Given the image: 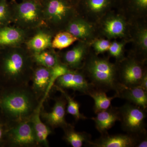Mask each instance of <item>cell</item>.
I'll return each instance as SVG.
<instances>
[{"label": "cell", "instance_id": "6da1fadb", "mask_svg": "<svg viewBox=\"0 0 147 147\" xmlns=\"http://www.w3.org/2000/svg\"><path fill=\"white\" fill-rule=\"evenodd\" d=\"M0 51V86L28 85L35 66L32 54L24 45Z\"/></svg>", "mask_w": 147, "mask_h": 147}, {"label": "cell", "instance_id": "7a4b0ae2", "mask_svg": "<svg viewBox=\"0 0 147 147\" xmlns=\"http://www.w3.org/2000/svg\"><path fill=\"white\" fill-rule=\"evenodd\" d=\"M42 102L29 84L0 86V110L11 123L30 120Z\"/></svg>", "mask_w": 147, "mask_h": 147}, {"label": "cell", "instance_id": "3957f363", "mask_svg": "<svg viewBox=\"0 0 147 147\" xmlns=\"http://www.w3.org/2000/svg\"><path fill=\"white\" fill-rule=\"evenodd\" d=\"M96 89L105 92L113 91L118 98L124 88L119 81L118 66L108 58L100 57L90 52L81 69Z\"/></svg>", "mask_w": 147, "mask_h": 147}, {"label": "cell", "instance_id": "277c9868", "mask_svg": "<svg viewBox=\"0 0 147 147\" xmlns=\"http://www.w3.org/2000/svg\"><path fill=\"white\" fill-rule=\"evenodd\" d=\"M45 26L56 34L79 14L78 0H40Z\"/></svg>", "mask_w": 147, "mask_h": 147}, {"label": "cell", "instance_id": "5b68a950", "mask_svg": "<svg viewBox=\"0 0 147 147\" xmlns=\"http://www.w3.org/2000/svg\"><path fill=\"white\" fill-rule=\"evenodd\" d=\"M11 5L14 26L31 32L45 26L40 0H24L20 3L11 1Z\"/></svg>", "mask_w": 147, "mask_h": 147}, {"label": "cell", "instance_id": "8992f818", "mask_svg": "<svg viewBox=\"0 0 147 147\" xmlns=\"http://www.w3.org/2000/svg\"><path fill=\"white\" fill-rule=\"evenodd\" d=\"M122 129L127 134L142 139L147 137L146 110L127 102L119 108Z\"/></svg>", "mask_w": 147, "mask_h": 147}, {"label": "cell", "instance_id": "52a82bcc", "mask_svg": "<svg viewBox=\"0 0 147 147\" xmlns=\"http://www.w3.org/2000/svg\"><path fill=\"white\" fill-rule=\"evenodd\" d=\"M98 36L111 40L117 38L127 40L129 24L126 17L113 10L106 13L95 24Z\"/></svg>", "mask_w": 147, "mask_h": 147}, {"label": "cell", "instance_id": "ba28073f", "mask_svg": "<svg viewBox=\"0 0 147 147\" xmlns=\"http://www.w3.org/2000/svg\"><path fill=\"white\" fill-rule=\"evenodd\" d=\"M146 61L134 53L117 63L119 79L124 87L139 86L143 77L147 73Z\"/></svg>", "mask_w": 147, "mask_h": 147}, {"label": "cell", "instance_id": "9c48e42d", "mask_svg": "<svg viewBox=\"0 0 147 147\" xmlns=\"http://www.w3.org/2000/svg\"><path fill=\"white\" fill-rule=\"evenodd\" d=\"M7 147H39L30 120L13 123L7 134Z\"/></svg>", "mask_w": 147, "mask_h": 147}, {"label": "cell", "instance_id": "30bf717a", "mask_svg": "<svg viewBox=\"0 0 147 147\" xmlns=\"http://www.w3.org/2000/svg\"><path fill=\"white\" fill-rule=\"evenodd\" d=\"M119 2V0H78V13L95 24L106 13L118 7Z\"/></svg>", "mask_w": 147, "mask_h": 147}, {"label": "cell", "instance_id": "8fae6325", "mask_svg": "<svg viewBox=\"0 0 147 147\" xmlns=\"http://www.w3.org/2000/svg\"><path fill=\"white\" fill-rule=\"evenodd\" d=\"M55 84L54 86L62 89H70L88 95L95 89L81 69L70 70L59 77Z\"/></svg>", "mask_w": 147, "mask_h": 147}, {"label": "cell", "instance_id": "7c38bea8", "mask_svg": "<svg viewBox=\"0 0 147 147\" xmlns=\"http://www.w3.org/2000/svg\"><path fill=\"white\" fill-rule=\"evenodd\" d=\"M54 100L55 104L50 112L45 111L42 105L40 110V118L53 130L59 127L63 129L69 124L65 120L66 100L62 94Z\"/></svg>", "mask_w": 147, "mask_h": 147}, {"label": "cell", "instance_id": "4fadbf2b", "mask_svg": "<svg viewBox=\"0 0 147 147\" xmlns=\"http://www.w3.org/2000/svg\"><path fill=\"white\" fill-rule=\"evenodd\" d=\"M89 43L78 40L70 50L65 53H59L61 62L73 70H80L90 52Z\"/></svg>", "mask_w": 147, "mask_h": 147}, {"label": "cell", "instance_id": "5bb4252c", "mask_svg": "<svg viewBox=\"0 0 147 147\" xmlns=\"http://www.w3.org/2000/svg\"><path fill=\"white\" fill-rule=\"evenodd\" d=\"M65 31L71 33L78 40L89 43L98 37L95 24L79 14L69 23Z\"/></svg>", "mask_w": 147, "mask_h": 147}, {"label": "cell", "instance_id": "9a60e30c", "mask_svg": "<svg viewBox=\"0 0 147 147\" xmlns=\"http://www.w3.org/2000/svg\"><path fill=\"white\" fill-rule=\"evenodd\" d=\"M51 69L36 65L31 82L32 89L39 100L45 101L51 90Z\"/></svg>", "mask_w": 147, "mask_h": 147}, {"label": "cell", "instance_id": "2e32d148", "mask_svg": "<svg viewBox=\"0 0 147 147\" xmlns=\"http://www.w3.org/2000/svg\"><path fill=\"white\" fill-rule=\"evenodd\" d=\"M33 33L15 26H3L0 28V47L3 48L24 45Z\"/></svg>", "mask_w": 147, "mask_h": 147}, {"label": "cell", "instance_id": "e0dca14e", "mask_svg": "<svg viewBox=\"0 0 147 147\" xmlns=\"http://www.w3.org/2000/svg\"><path fill=\"white\" fill-rule=\"evenodd\" d=\"M140 139L128 134H102L94 141H89L85 146L92 147H134Z\"/></svg>", "mask_w": 147, "mask_h": 147}, {"label": "cell", "instance_id": "ac0fdd59", "mask_svg": "<svg viewBox=\"0 0 147 147\" xmlns=\"http://www.w3.org/2000/svg\"><path fill=\"white\" fill-rule=\"evenodd\" d=\"M55 35L45 26L34 32L24 45L32 54L40 53L52 48V42Z\"/></svg>", "mask_w": 147, "mask_h": 147}, {"label": "cell", "instance_id": "d6986e66", "mask_svg": "<svg viewBox=\"0 0 147 147\" xmlns=\"http://www.w3.org/2000/svg\"><path fill=\"white\" fill-rule=\"evenodd\" d=\"M91 119L94 121L96 129L101 134L108 133V131L115 125L116 122L120 121L119 108L110 106L106 110L99 112Z\"/></svg>", "mask_w": 147, "mask_h": 147}, {"label": "cell", "instance_id": "ffe728a7", "mask_svg": "<svg viewBox=\"0 0 147 147\" xmlns=\"http://www.w3.org/2000/svg\"><path fill=\"white\" fill-rule=\"evenodd\" d=\"M43 102H41L30 120L33 126L36 137L39 147H49L47 138L53 132V130L43 122L40 117L41 108Z\"/></svg>", "mask_w": 147, "mask_h": 147}, {"label": "cell", "instance_id": "44dd1931", "mask_svg": "<svg viewBox=\"0 0 147 147\" xmlns=\"http://www.w3.org/2000/svg\"><path fill=\"white\" fill-rule=\"evenodd\" d=\"M119 98L125 99L130 103L146 110L147 91L141 87L124 88Z\"/></svg>", "mask_w": 147, "mask_h": 147}, {"label": "cell", "instance_id": "7402d4cb", "mask_svg": "<svg viewBox=\"0 0 147 147\" xmlns=\"http://www.w3.org/2000/svg\"><path fill=\"white\" fill-rule=\"evenodd\" d=\"M134 26L133 40L136 47L134 53L146 60L147 54V28L146 24L137 23Z\"/></svg>", "mask_w": 147, "mask_h": 147}, {"label": "cell", "instance_id": "603a6c76", "mask_svg": "<svg viewBox=\"0 0 147 147\" xmlns=\"http://www.w3.org/2000/svg\"><path fill=\"white\" fill-rule=\"evenodd\" d=\"M63 130V140L72 147H82L91 140L90 134L86 132L76 131L74 126L70 124Z\"/></svg>", "mask_w": 147, "mask_h": 147}, {"label": "cell", "instance_id": "cb8c5ba5", "mask_svg": "<svg viewBox=\"0 0 147 147\" xmlns=\"http://www.w3.org/2000/svg\"><path fill=\"white\" fill-rule=\"evenodd\" d=\"M33 59L36 65L52 68L61 62L59 53L53 48L40 53L32 54Z\"/></svg>", "mask_w": 147, "mask_h": 147}, {"label": "cell", "instance_id": "d4e9b609", "mask_svg": "<svg viewBox=\"0 0 147 147\" xmlns=\"http://www.w3.org/2000/svg\"><path fill=\"white\" fill-rule=\"evenodd\" d=\"M118 7L122 11L133 13L142 18L146 14L147 0H119Z\"/></svg>", "mask_w": 147, "mask_h": 147}, {"label": "cell", "instance_id": "484cf974", "mask_svg": "<svg viewBox=\"0 0 147 147\" xmlns=\"http://www.w3.org/2000/svg\"><path fill=\"white\" fill-rule=\"evenodd\" d=\"M88 95L94 100L93 110L96 114L110 108L111 101L116 98H118L115 94L112 97H108L106 92L96 89L93 90Z\"/></svg>", "mask_w": 147, "mask_h": 147}, {"label": "cell", "instance_id": "4316f807", "mask_svg": "<svg viewBox=\"0 0 147 147\" xmlns=\"http://www.w3.org/2000/svg\"><path fill=\"white\" fill-rule=\"evenodd\" d=\"M77 38L66 31L57 33L53 37L52 48L61 50L71 46L78 41Z\"/></svg>", "mask_w": 147, "mask_h": 147}, {"label": "cell", "instance_id": "83f0119b", "mask_svg": "<svg viewBox=\"0 0 147 147\" xmlns=\"http://www.w3.org/2000/svg\"><path fill=\"white\" fill-rule=\"evenodd\" d=\"M56 90L61 92L62 94L65 98L67 101L66 113L73 116L75 120L78 121L81 120H86L87 118L80 112V104L79 102L74 99L65 90L60 88L54 86Z\"/></svg>", "mask_w": 147, "mask_h": 147}, {"label": "cell", "instance_id": "f1b7e54d", "mask_svg": "<svg viewBox=\"0 0 147 147\" xmlns=\"http://www.w3.org/2000/svg\"><path fill=\"white\" fill-rule=\"evenodd\" d=\"M128 40L123 39L121 41L116 40L111 41L108 52L109 57L115 59L116 63H119L125 58L124 56V48Z\"/></svg>", "mask_w": 147, "mask_h": 147}, {"label": "cell", "instance_id": "f546056e", "mask_svg": "<svg viewBox=\"0 0 147 147\" xmlns=\"http://www.w3.org/2000/svg\"><path fill=\"white\" fill-rule=\"evenodd\" d=\"M12 23L11 5L7 0H0V25L8 26Z\"/></svg>", "mask_w": 147, "mask_h": 147}, {"label": "cell", "instance_id": "4dcf8cb0", "mask_svg": "<svg viewBox=\"0 0 147 147\" xmlns=\"http://www.w3.org/2000/svg\"><path fill=\"white\" fill-rule=\"evenodd\" d=\"M111 41L104 38L97 37L90 42V46L92 48L93 52L98 55L108 52Z\"/></svg>", "mask_w": 147, "mask_h": 147}, {"label": "cell", "instance_id": "1f68e13d", "mask_svg": "<svg viewBox=\"0 0 147 147\" xmlns=\"http://www.w3.org/2000/svg\"><path fill=\"white\" fill-rule=\"evenodd\" d=\"M12 124L0 110V147H7V134Z\"/></svg>", "mask_w": 147, "mask_h": 147}, {"label": "cell", "instance_id": "d6a6232c", "mask_svg": "<svg viewBox=\"0 0 147 147\" xmlns=\"http://www.w3.org/2000/svg\"><path fill=\"white\" fill-rule=\"evenodd\" d=\"M51 69V79L50 87L51 88L55 85L56 80L60 76L65 74L72 69L61 62Z\"/></svg>", "mask_w": 147, "mask_h": 147}, {"label": "cell", "instance_id": "836d02e7", "mask_svg": "<svg viewBox=\"0 0 147 147\" xmlns=\"http://www.w3.org/2000/svg\"><path fill=\"white\" fill-rule=\"evenodd\" d=\"M136 147H147V137H144L139 139L137 142Z\"/></svg>", "mask_w": 147, "mask_h": 147}, {"label": "cell", "instance_id": "e575fe53", "mask_svg": "<svg viewBox=\"0 0 147 147\" xmlns=\"http://www.w3.org/2000/svg\"><path fill=\"white\" fill-rule=\"evenodd\" d=\"M139 87L147 91V73L143 77Z\"/></svg>", "mask_w": 147, "mask_h": 147}, {"label": "cell", "instance_id": "d590c367", "mask_svg": "<svg viewBox=\"0 0 147 147\" xmlns=\"http://www.w3.org/2000/svg\"><path fill=\"white\" fill-rule=\"evenodd\" d=\"M11 1L12 2H15L16 1V0H11Z\"/></svg>", "mask_w": 147, "mask_h": 147}, {"label": "cell", "instance_id": "8d00e7d4", "mask_svg": "<svg viewBox=\"0 0 147 147\" xmlns=\"http://www.w3.org/2000/svg\"><path fill=\"white\" fill-rule=\"evenodd\" d=\"M22 1H24V0H22Z\"/></svg>", "mask_w": 147, "mask_h": 147}]
</instances>
